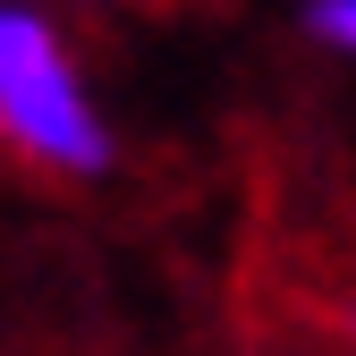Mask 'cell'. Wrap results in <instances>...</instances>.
I'll list each match as a JSON object with an SVG mask.
<instances>
[{"label": "cell", "instance_id": "7a4b0ae2", "mask_svg": "<svg viewBox=\"0 0 356 356\" xmlns=\"http://www.w3.org/2000/svg\"><path fill=\"white\" fill-rule=\"evenodd\" d=\"M305 26H314L323 42H339V51H356V0H314Z\"/></svg>", "mask_w": 356, "mask_h": 356}, {"label": "cell", "instance_id": "3957f363", "mask_svg": "<svg viewBox=\"0 0 356 356\" xmlns=\"http://www.w3.org/2000/svg\"><path fill=\"white\" fill-rule=\"evenodd\" d=\"M136 9H187V0H136Z\"/></svg>", "mask_w": 356, "mask_h": 356}, {"label": "cell", "instance_id": "6da1fadb", "mask_svg": "<svg viewBox=\"0 0 356 356\" xmlns=\"http://www.w3.org/2000/svg\"><path fill=\"white\" fill-rule=\"evenodd\" d=\"M0 145L51 178L111 170V127L85 102L60 26L26 0H0Z\"/></svg>", "mask_w": 356, "mask_h": 356}]
</instances>
